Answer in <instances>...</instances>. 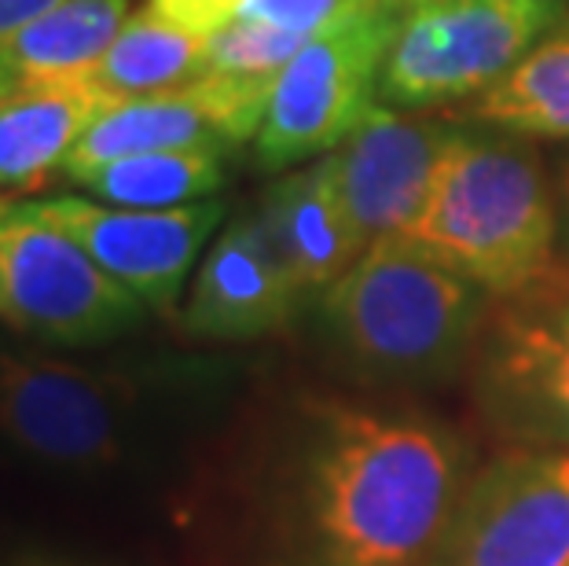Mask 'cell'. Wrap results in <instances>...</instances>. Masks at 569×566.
Masks as SVG:
<instances>
[{
    "mask_svg": "<svg viewBox=\"0 0 569 566\" xmlns=\"http://www.w3.org/2000/svg\"><path fill=\"white\" fill-rule=\"evenodd\" d=\"M258 218L306 291L331 287L368 250V239L346 207L331 155L276 177L258 202Z\"/></svg>",
    "mask_w": 569,
    "mask_h": 566,
    "instance_id": "5bb4252c",
    "label": "cell"
},
{
    "mask_svg": "<svg viewBox=\"0 0 569 566\" xmlns=\"http://www.w3.org/2000/svg\"><path fill=\"white\" fill-rule=\"evenodd\" d=\"M463 118L518 137L569 140V27L551 30L492 89L467 100Z\"/></svg>",
    "mask_w": 569,
    "mask_h": 566,
    "instance_id": "ac0fdd59",
    "label": "cell"
},
{
    "mask_svg": "<svg viewBox=\"0 0 569 566\" xmlns=\"http://www.w3.org/2000/svg\"><path fill=\"white\" fill-rule=\"evenodd\" d=\"M481 419L511 445L569 449V261L492 295L467 360Z\"/></svg>",
    "mask_w": 569,
    "mask_h": 566,
    "instance_id": "277c9868",
    "label": "cell"
},
{
    "mask_svg": "<svg viewBox=\"0 0 569 566\" xmlns=\"http://www.w3.org/2000/svg\"><path fill=\"white\" fill-rule=\"evenodd\" d=\"M206 75V33L169 19L162 8L129 11L118 38L89 70V86L111 103L188 89Z\"/></svg>",
    "mask_w": 569,
    "mask_h": 566,
    "instance_id": "e0dca14e",
    "label": "cell"
},
{
    "mask_svg": "<svg viewBox=\"0 0 569 566\" xmlns=\"http://www.w3.org/2000/svg\"><path fill=\"white\" fill-rule=\"evenodd\" d=\"M470 467L459 430L416 408L317 401L290 515L306 566H430Z\"/></svg>",
    "mask_w": 569,
    "mask_h": 566,
    "instance_id": "6da1fadb",
    "label": "cell"
},
{
    "mask_svg": "<svg viewBox=\"0 0 569 566\" xmlns=\"http://www.w3.org/2000/svg\"><path fill=\"white\" fill-rule=\"evenodd\" d=\"M368 4H375V0H243V8L236 16H247L253 22H264V27L298 33V38L312 41L317 33L357 16Z\"/></svg>",
    "mask_w": 569,
    "mask_h": 566,
    "instance_id": "44dd1931",
    "label": "cell"
},
{
    "mask_svg": "<svg viewBox=\"0 0 569 566\" xmlns=\"http://www.w3.org/2000/svg\"><path fill=\"white\" fill-rule=\"evenodd\" d=\"M8 207H11V202H4V199H0V218H4V214H8Z\"/></svg>",
    "mask_w": 569,
    "mask_h": 566,
    "instance_id": "484cf974",
    "label": "cell"
},
{
    "mask_svg": "<svg viewBox=\"0 0 569 566\" xmlns=\"http://www.w3.org/2000/svg\"><path fill=\"white\" fill-rule=\"evenodd\" d=\"M401 236L503 295L559 258V199L518 132H452L427 202Z\"/></svg>",
    "mask_w": 569,
    "mask_h": 566,
    "instance_id": "3957f363",
    "label": "cell"
},
{
    "mask_svg": "<svg viewBox=\"0 0 569 566\" xmlns=\"http://www.w3.org/2000/svg\"><path fill=\"white\" fill-rule=\"evenodd\" d=\"M143 413V379L126 368L48 354H0V438L56 471L118 464Z\"/></svg>",
    "mask_w": 569,
    "mask_h": 566,
    "instance_id": "52a82bcc",
    "label": "cell"
},
{
    "mask_svg": "<svg viewBox=\"0 0 569 566\" xmlns=\"http://www.w3.org/2000/svg\"><path fill=\"white\" fill-rule=\"evenodd\" d=\"M154 8H162L169 19L184 22V27L199 33H213L224 27L228 19L243 8V0H151Z\"/></svg>",
    "mask_w": 569,
    "mask_h": 566,
    "instance_id": "7402d4cb",
    "label": "cell"
},
{
    "mask_svg": "<svg viewBox=\"0 0 569 566\" xmlns=\"http://www.w3.org/2000/svg\"><path fill=\"white\" fill-rule=\"evenodd\" d=\"M559 196H562V207H566V218H569V159L562 162V173H559Z\"/></svg>",
    "mask_w": 569,
    "mask_h": 566,
    "instance_id": "d4e9b609",
    "label": "cell"
},
{
    "mask_svg": "<svg viewBox=\"0 0 569 566\" xmlns=\"http://www.w3.org/2000/svg\"><path fill=\"white\" fill-rule=\"evenodd\" d=\"M129 19V0H63L0 41V100L84 81Z\"/></svg>",
    "mask_w": 569,
    "mask_h": 566,
    "instance_id": "2e32d148",
    "label": "cell"
},
{
    "mask_svg": "<svg viewBox=\"0 0 569 566\" xmlns=\"http://www.w3.org/2000/svg\"><path fill=\"white\" fill-rule=\"evenodd\" d=\"M56 4H63V0H0V41H8L11 33H19L33 19H41Z\"/></svg>",
    "mask_w": 569,
    "mask_h": 566,
    "instance_id": "603a6c76",
    "label": "cell"
},
{
    "mask_svg": "<svg viewBox=\"0 0 569 566\" xmlns=\"http://www.w3.org/2000/svg\"><path fill=\"white\" fill-rule=\"evenodd\" d=\"M309 41L298 33L264 27L247 16H232L224 27L206 33V70L232 78L276 81L280 70L295 59Z\"/></svg>",
    "mask_w": 569,
    "mask_h": 566,
    "instance_id": "ffe728a7",
    "label": "cell"
},
{
    "mask_svg": "<svg viewBox=\"0 0 569 566\" xmlns=\"http://www.w3.org/2000/svg\"><path fill=\"white\" fill-rule=\"evenodd\" d=\"M22 207L74 239L100 269L162 317L177 312L188 272L224 221L221 199H199L169 210H132L92 196H48L22 199Z\"/></svg>",
    "mask_w": 569,
    "mask_h": 566,
    "instance_id": "30bf717a",
    "label": "cell"
},
{
    "mask_svg": "<svg viewBox=\"0 0 569 566\" xmlns=\"http://www.w3.org/2000/svg\"><path fill=\"white\" fill-rule=\"evenodd\" d=\"M0 566H74V563H63V559H48V556H16Z\"/></svg>",
    "mask_w": 569,
    "mask_h": 566,
    "instance_id": "cb8c5ba5",
    "label": "cell"
},
{
    "mask_svg": "<svg viewBox=\"0 0 569 566\" xmlns=\"http://www.w3.org/2000/svg\"><path fill=\"white\" fill-rule=\"evenodd\" d=\"M111 100L89 81L16 92L0 100V199L22 202L63 173L81 132Z\"/></svg>",
    "mask_w": 569,
    "mask_h": 566,
    "instance_id": "9a60e30c",
    "label": "cell"
},
{
    "mask_svg": "<svg viewBox=\"0 0 569 566\" xmlns=\"http://www.w3.org/2000/svg\"><path fill=\"white\" fill-rule=\"evenodd\" d=\"M92 199L132 210H169L213 199L224 185V151H143L126 155L74 180Z\"/></svg>",
    "mask_w": 569,
    "mask_h": 566,
    "instance_id": "d6986e66",
    "label": "cell"
},
{
    "mask_svg": "<svg viewBox=\"0 0 569 566\" xmlns=\"http://www.w3.org/2000/svg\"><path fill=\"white\" fill-rule=\"evenodd\" d=\"M430 566H569V449L511 445L475 467Z\"/></svg>",
    "mask_w": 569,
    "mask_h": 566,
    "instance_id": "9c48e42d",
    "label": "cell"
},
{
    "mask_svg": "<svg viewBox=\"0 0 569 566\" xmlns=\"http://www.w3.org/2000/svg\"><path fill=\"white\" fill-rule=\"evenodd\" d=\"M489 291L405 236H386L320 291L338 357L371 383L427 387L467 368Z\"/></svg>",
    "mask_w": 569,
    "mask_h": 566,
    "instance_id": "7a4b0ae2",
    "label": "cell"
},
{
    "mask_svg": "<svg viewBox=\"0 0 569 566\" xmlns=\"http://www.w3.org/2000/svg\"><path fill=\"white\" fill-rule=\"evenodd\" d=\"M306 287L264 236L258 210L239 214L199 261L177 320L191 339L247 342L287 328Z\"/></svg>",
    "mask_w": 569,
    "mask_h": 566,
    "instance_id": "4fadbf2b",
    "label": "cell"
},
{
    "mask_svg": "<svg viewBox=\"0 0 569 566\" xmlns=\"http://www.w3.org/2000/svg\"><path fill=\"white\" fill-rule=\"evenodd\" d=\"M452 132L456 129H448L441 118L371 103L365 118L346 132V140L327 151L338 170L346 207L368 247L375 239L401 236L416 221Z\"/></svg>",
    "mask_w": 569,
    "mask_h": 566,
    "instance_id": "7c38bea8",
    "label": "cell"
},
{
    "mask_svg": "<svg viewBox=\"0 0 569 566\" xmlns=\"http://www.w3.org/2000/svg\"><path fill=\"white\" fill-rule=\"evenodd\" d=\"M148 306L70 236L22 202L0 218V320L52 346H103L140 328Z\"/></svg>",
    "mask_w": 569,
    "mask_h": 566,
    "instance_id": "ba28073f",
    "label": "cell"
},
{
    "mask_svg": "<svg viewBox=\"0 0 569 566\" xmlns=\"http://www.w3.org/2000/svg\"><path fill=\"white\" fill-rule=\"evenodd\" d=\"M276 81H253L232 75H206L188 89L137 96L111 103L81 132L63 173L70 185L100 166L143 151H228L258 137L264 107Z\"/></svg>",
    "mask_w": 569,
    "mask_h": 566,
    "instance_id": "8fae6325",
    "label": "cell"
},
{
    "mask_svg": "<svg viewBox=\"0 0 569 566\" xmlns=\"http://www.w3.org/2000/svg\"><path fill=\"white\" fill-rule=\"evenodd\" d=\"M562 16L566 0H416L382 67L379 100L405 111L475 100Z\"/></svg>",
    "mask_w": 569,
    "mask_h": 566,
    "instance_id": "8992f818",
    "label": "cell"
},
{
    "mask_svg": "<svg viewBox=\"0 0 569 566\" xmlns=\"http://www.w3.org/2000/svg\"><path fill=\"white\" fill-rule=\"evenodd\" d=\"M416 0H375L317 33L276 78L253 155L269 173L335 151L379 96L382 67Z\"/></svg>",
    "mask_w": 569,
    "mask_h": 566,
    "instance_id": "5b68a950",
    "label": "cell"
}]
</instances>
